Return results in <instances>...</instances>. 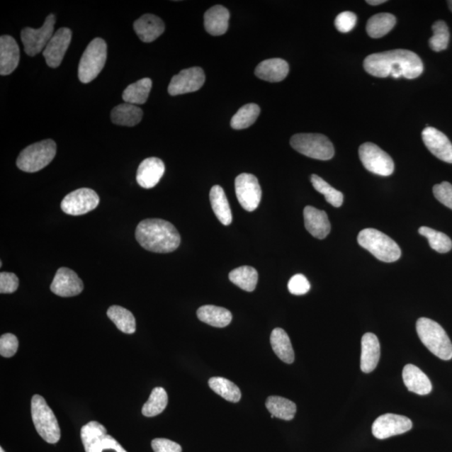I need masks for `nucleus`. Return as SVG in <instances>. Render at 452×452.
<instances>
[{"label": "nucleus", "instance_id": "f257e3e1", "mask_svg": "<svg viewBox=\"0 0 452 452\" xmlns=\"http://www.w3.org/2000/svg\"><path fill=\"white\" fill-rule=\"evenodd\" d=\"M364 70L376 77H405L414 79L422 75L424 66L419 55L408 50H392L368 55L363 62Z\"/></svg>", "mask_w": 452, "mask_h": 452}, {"label": "nucleus", "instance_id": "f03ea898", "mask_svg": "<svg viewBox=\"0 0 452 452\" xmlns=\"http://www.w3.org/2000/svg\"><path fill=\"white\" fill-rule=\"evenodd\" d=\"M136 239L145 250L154 253L173 252L181 239L174 225L161 219H146L137 226Z\"/></svg>", "mask_w": 452, "mask_h": 452}, {"label": "nucleus", "instance_id": "7ed1b4c3", "mask_svg": "<svg viewBox=\"0 0 452 452\" xmlns=\"http://www.w3.org/2000/svg\"><path fill=\"white\" fill-rule=\"evenodd\" d=\"M417 331L422 344L442 361L452 358V344L448 335L436 322L426 317L419 318Z\"/></svg>", "mask_w": 452, "mask_h": 452}, {"label": "nucleus", "instance_id": "20e7f679", "mask_svg": "<svg viewBox=\"0 0 452 452\" xmlns=\"http://www.w3.org/2000/svg\"><path fill=\"white\" fill-rule=\"evenodd\" d=\"M359 246L370 252L378 260L384 262L398 261L401 250L393 239L375 229H364L358 235Z\"/></svg>", "mask_w": 452, "mask_h": 452}, {"label": "nucleus", "instance_id": "39448f33", "mask_svg": "<svg viewBox=\"0 0 452 452\" xmlns=\"http://www.w3.org/2000/svg\"><path fill=\"white\" fill-rule=\"evenodd\" d=\"M31 416L35 430L41 438L47 443H57L61 439V429L53 410L43 396L35 395L32 397Z\"/></svg>", "mask_w": 452, "mask_h": 452}, {"label": "nucleus", "instance_id": "423d86ee", "mask_svg": "<svg viewBox=\"0 0 452 452\" xmlns=\"http://www.w3.org/2000/svg\"><path fill=\"white\" fill-rule=\"evenodd\" d=\"M57 154V145L52 140L35 142L26 147L18 155L17 167L26 173H35L43 169Z\"/></svg>", "mask_w": 452, "mask_h": 452}, {"label": "nucleus", "instance_id": "0eeeda50", "mask_svg": "<svg viewBox=\"0 0 452 452\" xmlns=\"http://www.w3.org/2000/svg\"><path fill=\"white\" fill-rule=\"evenodd\" d=\"M107 57L108 45L105 40L101 38L91 40L83 53L78 67L81 82L86 84L98 77L105 67Z\"/></svg>", "mask_w": 452, "mask_h": 452}, {"label": "nucleus", "instance_id": "6e6552de", "mask_svg": "<svg viewBox=\"0 0 452 452\" xmlns=\"http://www.w3.org/2000/svg\"><path fill=\"white\" fill-rule=\"evenodd\" d=\"M290 146L308 158L329 160L334 156V147L326 136L320 133H299L290 138Z\"/></svg>", "mask_w": 452, "mask_h": 452}, {"label": "nucleus", "instance_id": "1a4fd4ad", "mask_svg": "<svg viewBox=\"0 0 452 452\" xmlns=\"http://www.w3.org/2000/svg\"><path fill=\"white\" fill-rule=\"evenodd\" d=\"M359 159L368 171L380 176H390L394 173L395 164L391 157L372 142L359 147Z\"/></svg>", "mask_w": 452, "mask_h": 452}, {"label": "nucleus", "instance_id": "9d476101", "mask_svg": "<svg viewBox=\"0 0 452 452\" xmlns=\"http://www.w3.org/2000/svg\"><path fill=\"white\" fill-rule=\"evenodd\" d=\"M55 16L50 13L46 17L44 25L39 29L27 27L21 31V40L24 45L25 52L30 57L44 52L46 45L54 35Z\"/></svg>", "mask_w": 452, "mask_h": 452}, {"label": "nucleus", "instance_id": "9b49d317", "mask_svg": "<svg viewBox=\"0 0 452 452\" xmlns=\"http://www.w3.org/2000/svg\"><path fill=\"white\" fill-rule=\"evenodd\" d=\"M235 193L244 210L252 212L257 209L261 200V188L255 175L242 174L235 179Z\"/></svg>", "mask_w": 452, "mask_h": 452}, {"label": "nucleus", "instance_id": "f8f14e48", "mask_svg": "<svg viewBox=\"0 0 452 452\" xmlns=\"http://www.w3.org/2000/svg\"><path fill=\"white\" fill-rule=\"evenodd\" d=\"M98 193L91 188H82L71 192L64 198L62 210L71 215H82L94 210L99 205Z\"/></svg>", "mask_w": 452, "mask_h": 452}, {"label": "nucleus", "instance_id": "ddd939ff", "mask_svg": "<svg viewBox=\"0 0 452 452\" xmlns=\"http://www.w3.org/2000/svg\"><path fill=\"white\" fill-rule=\"evenodd\" d=\"M412 422L404 416L395 414H385L377 418L373 424V435L377 439L384 440L391 436L404 434L412 430Z\"/></svg>", "mask_w": 452, "mask_h": 452}, {"label": "nucleus", "instance_id": "4468645a", "mask_svg": "<svg viewBox=\"0 0 452 452\" xmlns=\"http://www.w3.org/2000/svg\"><path fill=\"white\" fill-rule=\"evenodd\" d=\"M205 75L200 67L186 69L174 76L169 86V94L178 96L200 90L205 84Z\"/></svg>", "mask_w": 452, "mask_h": 452}, {"label": "nucleus", "instance_id": "2eb2a0df", "mask_svg": "<svg viewBox=\"0 0 452 452\" xmlns=\"http://www.w3.org/2000/svg\"><path fill=\"white\" fill-rule=\"evenodd\" d=\"M83 289H84V284L79 276L75 271L67 269V267H61L57 270L52 283L50 285L52 292L62 298L77 296L82 292Z\"/></svg>", "mask_w": 452, "mask_h": 452}, {"label": "nucleus", "instance_id": "dca6fc26", "mask_svg": "<svg viewBox=\"0 0 452 452\" xmlns=\"http://www.w3.org/2000/svg\"><path fill=\"white\" fill-rule=\"evenodd\" d=\"M72 36V30L68 28H61L55 32L43 52L45 62L50 67L57 68L62 64L71 44Z\"/></svg>", "mask_w": 452, "mask_h": 452}, {"label": "nucleus", "instance_id": "f3484780", "mask_svg": "<svg viewBox=\"0 0 452 452\" xmlns=\"http://www.w3.org/2000/svg\"><path fill=\"white\" fill-rule=\"evenodd\" d=\"M422 140L429 151L437 159L452 164V144L443 132L428 127L422 132Z\"/></svg>", "mask_w": 452, "mask_h": 452}, {"label": "nucleus", "instance_id": "a211bd4d", "mask_svg": "<svg viewBox=\"0 0 452 452\" xmlns=\"http://www.w3.org/2000/svg\"><path fill=\"white\" fill-rule=\"evenodd\" d=\"M165 172V165L158 158H147L142 161L137 171V182L145 188H152L158 184Z\"/></svg>", "mask_w": 452, "mask_h": 452}, {"label": "nucleus", "instance_id": "6ab92c4d", "mask_svg": "<svg viewBox=\"0 0 452 452\" xmlns=\"http://www.w3.org/2000/svg\"><path fill=\"white\" fill-rule=\"evenodd\" d=\"M20 62V47L11 35H2L0 38V74L11 75Z\"/></svg>", "mask_w": 452, "mask_h": 452}, {"label": "nucleus", "instance_id": "aec40b11", "mask_svg": "<svg viewBox=\"0 0 452 452\" xmlns=\"http://www.w3.org/2000/svg\"><path fill=\"white\" fill-rule=\"evenodd\" d=\"M303 215L305 227L313 237L322 239L329 235L331 224L325 211L307 206L304 209Z\"/></svg>", "mask_w": 452, "mask_h": 452}, {"label": "nucleus", "instance_id": "412c9836", "mask_svg": "<svg viewBox=\"0 0 452 452\" xmlns=\"http://www.w3.org/2000/svg\"><path fill=\"white\" fill-rule=\"evenodd\" d=\"M136 34L142 43H150L162 35L165 30L164 23L158 16L150 15L142 16L133 24Z\"/></svg>", "mask_w": 452, "mask_h": 452}, {"label": "nucleus", "instance_id": "4be33fe9", "mask_svg": "<svg viewBox=\"0 0 452 452\" xmlns=\"http://www.w3.org/2000/svg\"><path fill=\"white\" fill-rule=\"evenodd\" d=\"M361 368L363 373L375 371L380 358V344L375 334L367 333L361 341Z\"/></svg>", "mask_w": 452, "mask_h": 452}, {"label": "nucleus", "instance_id": "5701e85b", "mask_svg": "<svg viewBox=\"0 0 452 452\" xmlns=\"http://www.w3.org/2000/svg\"><path fill=\"white\" fill-rule=\"evenodd\" d=\"M288 73V63L280 58L266 60L258 64L255 70L258 78L269 82L283 81Z\"/></svg>", "mask_w": 452, "mask_h": 452}, {"label": "nucleus", "instance_id": "b1692460", "mask_svg": "<svg viewBox=\"0 0 452 452\" xmlns=\"http://www.w3.org/2000/svg\"><path fill=\"white\" fill-rule=\"evenodd\" d=\"M403 380L409 391L419 395L431 393L432 385L426 373L413 364H407L403 370Z\"/></svg>", "mask_w": 452, "mask_h": 452}, {"label": "nucleus", "instance_id": "393cba45", "mask_svg": "<svg viewBox=\"0 0 452 452\" xmlns=\"http://www.w3.org/2000/svg\"><path fill=\"white\" fill-rule=\"evenodd\" d=\"M230 13L222 6L210 8L205 13V28L209 34L214 36L226 33L229 27Z\"/></svg>", "mask_w": 452, "mask_h": 452}, {"label": "nucleus", "instance_id": "a878e982", "mask_svg": "<svg viewBox=\"0 0 452 452\" xmlns=\"http://www.w3.org/2000/svg\"><path fill=\"white\" fill-rule=\"evenodd\" d=\"M144 113L137 106L123 103L115 107L111 113V119L116 125L133 127L141 122Z\"/></svg>", "mask_w": 452, "mask_h": 452}, {"label": "nucleus", "instance_id": "bb28decb", "mask_svg": "<svg viewBox=\"0 0 452 452\" xmlns=\"http://www.w3.org/2000/svg\"><path fill=\"white\" fill-rule=\"evenodd\" d=\"M197 317L205 324L215 327H225L232 321V315L227 309L214 306H202L197 311Z\"/></svg>", "mask_w": 452, "mask_h": 452}, {"label": "nucleus", "instance_id": "cd10ccee", "mask_svg": "<svg viewBox=\"0 0 452 452\" xmlns=\"http://www.w3.org/2000/svg\"><path fill=\"white\" fill-rule=\"evenodd\" d=\"M210 200L212 209L216 217L224 225H230L232 222V212L230 210L227 197L220 186L212 187L210 193Z\"/></svg>", "mask_w": 452, "mask_h": 452}, {"label": "nucleus", "instance_id": "c85d7f7f", "mask_svg": "<svg viewBox=\"0 0 452 452\" xmlns=\"http://www.w3.org/2000/svg\"><path fill=\"white\" fill-rule=\"evenodd\" d=\"M106 435L107 429L98 422H90L83 426L81 437L86 452H98L101 441Z\"/></svg>", "mask_w": 452, "mask_h": 452}, {"label": "nucleus", "instance_id": "c756f323", "mask_svg": "<svg viewBox=\"0 0 452 452\" xmlns=\"http://www.w3.org/2000/svg\"><path fill=\"white\" fill-rule=\"evenodd\" d=\"M271 344L272 349L281 361L293 363L295 359L293 345L290 344L289 336L283 329H275L271 334Z\"/></svg>", "mask_w": 452, "mask_h": 452}, {"label": "nucleus", "instance_id": "7c9ffc66", "mask_svg": "<svg viewBox=\"0 0 452 452\" xmlns=\"http://www.w3.org/2000/svg\"><path fill=\"white\" fill-rule=\"evenodd\" d=\"M396 24V18L390 13L372 16L367 22L366 31L371 38H381L388 34Z\"/></svg>", "mask_w": 452, "mask_h": 452}, {"label": "nucleus", "instance_id": "2f4dec72", "mask_svg": "<svg viewBox=\"0 0 452 452\" xmlns=\"http://www.w3.org/2000/svg\"><path fill=\"white\" fill-rule=\"evenodd\" d=\"M153 86L149 78H144L129 85L123 94V99L125 103L133 105L145 104Z\"/></svg>", "mask_w": 452, "mask_h": 452}, {"label": "nucleus", "instance_id": "473e14b6", "mask_svg": "<svg viewBox=\"0 0 452 452\" xmlns=\"http://www.w3.org/2000/svg\"><path fill=\"white\" fill-rule=\"evenodd\" d=\"M266 407L271 416L284 421H292L297 412L296 404L280 396H270L266 400Z\"/></svg>", "mask_w": 452, "mask_h": 452}, {"label": "nucleus", "instance_id": "72a5a7b5", "mask_svg": "<svg viewBox=\"0 0 452 452\" xmlns=\"http://www.w3.org/2000/svg\"><path fill=\"white\" fill-rule=\"evenodd\" d=\"M108 317L120 331L124 334H132L136 331V320L132 313L128 309L120 306H112L107 312Z\"/></svg>", "mask_w": 452, "mask_h": 452}, {"label": "nucleus", "instance_id": "f704fd0d", "mask_svg": "<svg viewBox=\"0 0 452 452\" xmlns=\"http://www.w3.org/2000/svg\"><path fill=\"white\" fill-rule=\"evenodd\" d=\"M229 279L238 288L253 292L258 281V272L252 266H243L230 272Z\"/></svg>", "mask_w": 452, "mask_h": 452}, {"label": "nucleus", "instance_id": "c9c22d12", "mask_svg": "<svg viewBox=\"0 0 452 452\" xmlns=\"http://www.w3.org/2000/svg\"><path fill=\"white\" fill-rule=\"evenodd\" d=\"M210 389L230 402L237 403L242 398V392L233 382L221 377L211 378L209 380Z\"/></svg>", "mask_w": 452, "mask_h": 452}, {"label": "nucleus", "instance_id": "e433bc0d", "mask_svg": "<svg viewBox=\"0 0 452 452\" xmlns=\"http://www.w3.org/2000/svg\"><path fill=\"white\" fill-rule=\"evenodd\" d=\"M261 109L257 104L244 105L234 115L232 121H230V126L235 130H242V129L251 127L259 117Z\"/></svg>", "mask_w": 452, "mask_h": 452}, {"label": "nucleus", "instance_id": "4c0bfd02", "mask_svg": "<svg viewBox=\"0 0 452 452\" xmlns=\"http://www.w3.org/2000/svg\"><path fill=\"white\" fill-rule=\"evenodd\" d=\"M167 392L161 387H156L152 391L149 399L142 407V413L146 417H154L162 413L168 405Z\"/></svg>", "mask_w": 452, "mask_h": 452}, {"label": "nucleus", "instance_id": "58836bf2", "mask_svg": "<svg viewBox=\"0 0 452 452\" xmlns=\"http://www.w3.org/2000/svg\"><path fill=\"white\" fill-rule=\"evenodd\" d=\"M311 182L313 188H315L317 192L324 195L326 201L329 203L331 205L339 208V207L343 205L344 195L342 192L335 190L329 183H327L324 179L317 176L316 174L312 175Z\"/></svg>", "mask_w": 452, "mask_h": 452}, {"label": "nucleus", "instance_id": "ea45409f", "mask_svg": "<svg viewBox=\"0 0 452 452\" xmlns=\"http://www.w3.org/2000/svg\"><path fill=\"white\" fill-rule=\"evenodd\" d=\"M419 233L427 238L430 247L433 250L439 253L449 252L452 249V242L449 237L437 230L422 226L419 229Z\"/></svg>", "mask_w": 452, "mask_h": 452}, {"label": "nucleus", "instance_id": "a19ab883", "mask_svg": "<svg viewBox=\"0 0 452 452\" xmlns=\"http://www.w3.org/2000/svg\"><path fill=\"white\" fill-rule=\"evenodd\" d=\"M433 35L429 45L434 52H440L448 47L450 40L449 28L445 21H439L432 26Z\"/></svg>", "mask_w": 452, "mask_h": 452}, {"label": "nucleus", "instance_id": "79ce46f5", "mask_svg": "<svg viewBox=\"0 0 452 452\" xmlns=\"http://www.w3.org/2000/svg\"><path fill=\"white\" fill-rule=\"evenodd\" d=\"M18 341L12 334H6L0 338V354L4 358H11L17 352Z\"/></svg>", "mask_w": 452, "mask_h": 452}, {"label": "nucleus", "instance_id": "37998d69", "mask_svg": "<svg viewBox=\"0 0 452 452\" xmlns=\"http://www.w3.org/2000/svg\"><path fill=\"white\" fill-rule=\"evenodd\" d=\"M357 23V16L354 13L345 11L336 17L335 27L341 33H348L351 31Z\"/></svg>", "mask_w": 452, "mask_h": 452}, {"label": "nucleus", "instance_id": "c03bdc74", "mask_svg": "<svg viewBox=\"0 0 452 452\" xmlns=\"http://www.w3.org/2000/svg\"><path fill=\"white\" fill-rule=\"evenodd\" d=\"M433 193L438 201L452 210V184L442 182L433 187Z\"/></svg>", "mask_w": 452, "mask_h": 452}, {"label": "nucleus", "instance_id": "a18cd8bd", "mask_svg": "<svg viewBox=\"0 0 452 452\" xmlns=\"http://www.w3.org/2000/svg\"><path fill=\"white\" fill-rule=\"evenodd\" d=\"M310 288V283H309L306 276L303 274L293 276L288 283L289 292L293 295H297V296L307 293Z\"/></svg>", "mask_w": 452, "mask_h": 452}, {"label": "nucleus", "instance_id": "49530a36", "mask_svg": "<svg viewBox=\"0 0 452 452\" xmlns=\"http://www.w3.org/2000/svg\"><path fill=\"white\" fill-rule=\"evenodd\" d=\"M18 288V278L11 272L3 271L0 273V293H13Z\"/></svg>", "mask_w": 452, "mask_h": 452}, {"label": "nucleus", "instance_id": "de8ad7c7", "mask_svg": "<svg viewBox=\"0 0 452 452\" xmlns=\"http://www.w3.org/2000/svg\"><path fill=\"white\" fill-rule=\"evenodd\" d=\"M151 445L154 452H182L181 445L164 438H157L152 441Z\"/></svg>", "mask_w": 452, "mask_h": 452}, {"label": "nucleus", "instance_id": "09e8293b", "mask_svg": "<svg viewBox=\"0 0 452 452\" xmlns=\"http://www.w3.org/2000/svg\"><path fill=\"white\" fill-rule=\"evenodd\" d=\"M105 450H113L116 452H128L116 439H114L113 436L109 435H106L103 439L101 440L98 452H103Z\"/></svg>", "mask_w": 452, "mask_h": 452}, {"label": "nucleus", "instance_id": "8fccbe9b", "mask_svg": "<svg viewBox=\"0 0 452 452\" xmlns=\"http://www.w3.org/2000/svg\"><path fill=\"white\" fill-rule=\"evenodd\" d=\"M367 4H370V6H380V4L385 3V0H368L366 1Z\"/></svg>", "mask_w": 452, "mask_h": 452}, {"label": "nucleus", "instance_id": "3c124183", "mask_svg": "<svg viewBox=\"0 0 452 452\" xmlns=\"http://www.w3.org/2000/svg\"><path fill=\"white\" fill-rule=\"evenodd\" d=\"M447 4H448V6L452 12V0H450V1L447 2Z\"/></svg>", "mask_w": 452, "mask_h": 452}, {"label": "nucleus", "instance_id": "603ef678", "mask_svg": "<svg viewBox=\"0 0 452 452\" xmlns=\"http://www.w3.org/2000/svg\"><path fill=\"white\" fill-rule=\"evenodd\" d=\"M0 452H6L4 451V449L2 448V447H0Z\"/></svg>", "mask_w": 452, "mask_h": 452}]
</instances>
